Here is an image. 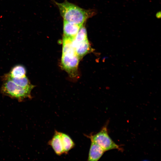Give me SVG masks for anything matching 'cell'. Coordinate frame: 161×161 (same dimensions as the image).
Returning a JSON list of instances; mask_svg holds the SVG:
<instances>
[{"label": "cell", "mask_w": 161, "mask_h": 161, "mask_svg": "<svg viewBox=\"0 0 161 161\" xmlns=\"http://www.w3.org/2000/svg\"><path fill=\"white\" fill-rule=\"evenodd\" d=\"M73 39L63 37L62 40L61 66L70 77L78 75V67L80 58L72 43Z\"/></svg>", "instance_id": "obj_1"}, {"label": "cell", "mask_w": 161, "mask_h": 161, "mask_svg": "<svg viewBox=\"0 0 161 161\" xmlns=\"http://www.w3.org/2000/svg\"><path fill=\"white\" fill-rule=\"evenodd\" d=\"M64 20L74 24L83 25L86 20L93 15L94 12L86 10L66 1L55 2Z\"/></svg>", "instance_id": "obj_2"}, {"label": "cell", "mask_w": 161, "mask_h": 161, "mask_svg": "<svg viewBox=\"0 0 161 161\" xmlns=\"http://www.w3.org/2000/svg\"><path fill=\"white\" fill-rule=\"evenodd\" d=\"M3 80L1 90L4 95L20 101L31 97L32 90L19 86L10 80L5 79Z\"/></svg>", "instance_id": "obj_3"}, {"label": "cell", "mask_w": 161, "mask_h": 161, "mask_svg": "<svg viewBox=\"0 0 161 161\" xmlns=\"http://www.w3.org/2000/svg\"><path fill=\"white\" fill-rule=\"evenodd\" d=\"M107 125L106 124L98 133L95 134L87 135L91 141L94 142L100 146L105 151L116 149L122 151L120 146L115 143L108 134Z\"/></svg>", "instance_id": "obj_4"}, {"label": "cell", "mask_w": 161, "mask_h": 161, "mask_svg": "<svg viewBox=\"0 0 161 161\" xmlns=\"http://www.w3.org/2000/svg\"><path fill=\"white\" fill-rule=\"evenodd\" d=\"M55 153L58 155L64 154L60 132L55 130L52 137L48 142Z\"/></svg>", "instance_id": "obj_5"}, {"label": "cell", "mask_w": 161, "mask_h": 161, "mask_svg": "<svg viewBox=\"0 0 161 161\" xmlns=\"http://www.w3.org/2000/svg\"><path fill=\"white\" fill-rule=\"evenodd\" d=\"M83 25L64 20L63 37L73 39Z\"/></svg>", "instance_id": "obj_6"}, {"label": "cell", "mask_w": 161, "mask_h": 161, "mask_svg": "<svg viewBox=\"0 0 161 161\" xmlns=\"http://www.w3.org/2000/svg\"><path fill=\"white\" fill-rule=\"evenodd\" d=\"M91 142L87 160L97 161L100 159L105 151L96 143Z\"/></svg>", "instance_id": "obj_7"}, {"label": "cell", "mask_w": 161, "mask_h": 161, "mask_svg": "<svg viewBox=\"0 0 161 161\" xmlns=\"http://www.w3.org/2000/svg\"><path fill=\"white\" fill-rule=\"evenodd\" d=\"M3 79V80H10L17 85L24 88L32 90L34 87V86L30 83L29 79L26 76L21 78H13L10 77L7 73L4 75Z\"/></svg>", "instance_id": "obj_8"}, {"label": "cell", "mask_w": 161, "mask_h": 161, "mask_svg": "<svg viewBox=\"0 0 161 161\" xmlns=\"http://www.w3.org/2000/svg\"><path fill=\"white\" fill-rule=\"evenodd\" d=\"M60 134L64 153L67 154L69 151L75 147V144L72 139L68 135L60 132Z\"/></svg>", "instance_id": "obj_9"}, {"label": "cell", "mask_w": 161, "mask_h": 161, "mask_svg": "<svg viewBox=\"0 0 161 161\" xmlns=\"http://www.w3.org/2000/svg\"><path fill=\"white\" fill-rule=\"evenodd\" d=\"M26 68L23 66L17 65L14 66L7 74L12 77L21 78L26 76Z\"/></svg>", "instance_id": "obj_10"}, {"label": "cell", "mask_w": 161, "mask_h": 161, "mask_svg": "<svg viewBox=\"0 0 161 161\" xmlns=\"http://www.w3.org/2000/svg\"><path fill=\"white\" fill-rule=\"evenodd\" d=\"M156 17L157 18H160L161 17V13L160 12H159L157 13L156 14Z\"/></svg>", "instance_id": "obj_11"}]
</instances>
